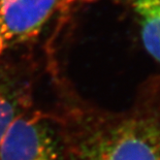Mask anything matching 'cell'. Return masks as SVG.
Instances as JSON below:
<instances>
[{
  "instance_id": "5",
  "label": "cell",
  "mask_w": 160,
  "mask_h": 160,
  "mask_svg": "<svg viewBox=\"0 0 160 160\" xmlns=\"http://www.w3.org/2000/svg\"><path fill=\"white\" fill-rule=\"evenodd\" d=\"M16 117L12 103L0 92V142Z\"/></svg>"
},
{
  "instance_id": "1",
  "label": "cell",
  "mask_w": 160,
  "mask_h": 160,
  "mask_svg": "<svg viewBox=\"0 0 160 160\" xmlns=\"http://www.w3.org/2000/svg\"><path fill=\"white\" fill-rule=\"evenodd\" d=\"M79 160H160V95L138 99L97 131Z\"/></svg>"
},
{
  "instance_id": "3",
  "label": "cell",
  "mask_w": 160,
  "mask_h": 160,
  "mask_svg": "<svg viewBox=\"0 0 160 160\" xmlns=\"http://www.w3.org/2000/svg\"><path fill=\"white\" fill-rule=\"evenodd\" d=\"M0 160H62V156L42 121L18 116L0 142Z\"/></svg>"
},
{
  "instance_id": "2",
  "label": "cell",
  "mask_w": 160,
  "mask_h": 160,
  "mask_svg": "<svg viewBox=\"0 0 160 160\" xmlns=\"http://www.w3.org/2000/svg\"><path fill=\"white\" fill-rule=\"evenodd\" d=\"M65 0H0V56L34 38Z\"/></svg>"
},
{
  "instance_id": "4",
  "label": "cell",
  "mask_w": 160,
  "mask_h": 160,
  "mask_svg": "<svg viewBox=\"0 0 160 160\" xmlns=\"http://www.w3.org/2000/svg\"><path fill=\"white\" fill-rule=\"evenodd\" d=\"M137 13L142 43L160 63V0H128Z\"/></svg>"
}]
</instances>
